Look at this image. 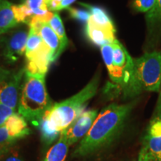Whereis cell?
<instances>
[{
	"label": "cell",
	"mask_w": 161,
	"mask_h": 161,
	"mask_svg": "<svg viewBox=\"0 0 161 161\" xmlns=\"http://www.w3.org/2000/svg\"><path fill=\"white\" fill-rule=\"evenodd\" d=\"M99 77L95 76L84 87L67 99L52 104L40 122L42 139L46 144L57 140L64 130L85 110L89 101L97 92Z\"/></svg>",
	"instance_id": "cell-1"
},
{
	"label": "cell",
	"mask_w": 161,
	"mask_h": 161,
	"mask_svg": "<svg viewBox=\"0 0 161 161\" xmlns=\"http://www.w3.org/2000/svg\"><path fill=\"white\" fill-rule=\"evenodd\" d=\"M132 108L131 103H112L105 107L98 114L86 135L80 141L72 157L90 155L108 146L122 131Z\"/></svg>",
	"instance_id": "cell-2"
},
{
	"label": "cell",
	"mask_w": 161,
	"mask_h": 161,
	"mask_svg": "<svg viewBox=\"0 0 161 161\" xmlns=\"http://www.w3.org/2000/svg\"><path fill=\"white\" fill-rule=\"evenodd\" d=\"M161 51L153 50L134 59L128 84L121 88L124 98H130L145 92H160Z\"/></svg>",
	"instance_id": "cell-3"
},
{
	"label": "cell",
	"mask_w": 161,
	"mask_h": 161,
	"mask_svg": "<svg viewBox=\"0 0 161 161\" xmlns=\"http://www.w3.org/2000/svg\"><path fill=\"white\" fill-rule=\"evenodd\" d=\"M25 74L17 105L18 114L34 125L39 126L44 114L53 103L46 90L45 76L25 72Z\"/></svg>",
	"instance_id": "cell-4"
},
{
	"label": "cell",
	"mask_w": 161,
	"mask_h": 161,
	"mask_svg": "<svg viewBox=\"0 0 161 161\" xmlns=\"http://www.w3.org/2000/svg\"><path fill=\"white\" fill-rule=\"evenodd\" d=\"M101 52L110 80L121 89L130 79L134 59L117 39L111 44L102 46Z\"/></svg>",
	"instance_id": "cell-5"
},
{
	"label": "cell",
	"mask_w": 161,
	"mask_h": 161,
	"mask_svg": "<svg viewBox=\"0 0 161 161\" xmlns=\"http://www.w3.org/2000/svg\"><path fill=\"white\" fill-rule=\"evenodd\" d=\"M25 55L26 73L46 76L50 64L53 63L51 52L39 33L32 28H29Z\"/></svg>",
	"instance_id": "cell-6"
},
{
	"label": "cell",
	"mask_w": 161,
	"mask_h": 161,
	"mask_svg": "<svg viewBox=\"0 0 161 161\" xmlns=\"http://www.w3.org/2000/svg\"><path fill=\"white\" fill-rule=\"evenodd\" d=\"M25 68L17 71L0 68V102L16 109L23 80Z\"/></svg>",
	"instance_id": "cell-7"
},
{
	"label": "cell",
	"mask_w": 161,
	"mask_h": 161,
	"mask_svg": "<svg viewBox=\"0 0 161 161\" xmlns=\"http://www.w3.org/2000/svg\"><path fill=\"white\" fill-rule=\"evenodd\" d=\"M31 133L26 120L19 114H14L0 125V149L11 146L19 139Z\"/></svg>",
	"instance_id": "cell-8"
},
{
	"label": "cell",
	"mask_w": 161,
	"mask_h": 161,
	"mask_svg": "<svg viewBox=\"0 0 161 161\" xmlns=\"http://www.w3.org/2000/svg\"><path fill=\"white\" fill-rule=\"evenodd\" d=\"M97 116V110H84L60 135L66 138L69 146L76 143L86 135Z\"/></svg>",
	"instance_id": "cell-9"
},
{
	"label": "cell",
	"mask_w": 161,
	"mask_h": 161,
	"mask_svg": "<svg viewBox=\"0 0 161 161\" xmlns=\"http://www.w3.org/2000/svg\"><path fill=\"white\" fill-rule=\"evenodd\" d=\"M29 32L26 30H15L2 39L3 55L9 63L17 61L25 52Z\"/></svg>",
	"instance_id": "cell-10"
},
{
	"label": "cell",
	"mask_w": 161,
	"mask_h": 161,
	"mask_svg": "<svg viewBox=\"0 0 161 161\" xmlns=\"http://www.w3.org/2000/svg\"><path fill=\"white\" fill-rule=\"evenodd\" d=\"M142 145L152 161H161V110L156 111L151 120Z\"/></svg>",
	"instance_id": "cell-11"
},
{
	"label": "cell",
	"mask_w": 161,
	"mask_h": 161,
	"mask_svg": "<svg viewBox=\"0 0 161 161\" xmlns=\"http://www.w3.org/2000/svg\"><path fill=\"white\" fill-rule=\"evenodd\" d=\"M146 48L152 49L161 40V0H157L154 5L146 13Z\"/></svg>",
	"instance_id": "cell-12"
},
{
	"label": "cell",
	"mask_w": 161,
	"mask_h": 161,
	"mask_svg": "<svg viewBox=\"0 0 161 161\" xmlns=\"http://www.w3.org/2000/svg\"><path fill=\"white\" fill-rule=\"evenodd\" d=\"M29 27L32 28L39 33L43 42L51 52L52 61L55 62L64 50L62 48L59 37L49 24L48 23H31L29 25Z\"/></svg>",
	"instance_id": "cell-13"
},
{
	"label": "cell",
	"mask_w": 161,
	"mask_h": 161,
	"mask_svg": "<svg viewBox=\"0 0 161 161\" xmlns=\"http://www.w3.org/2000/svg\"><path fill=\"white\" fill-rule=\"evenodd\" d=\"M116 30L97 25L90 20L86 23L85 33L92 43L98 46L114 43L116 40Z\"/></svg>",
	"instance_id": "cell-14"
},
{
	"label": "cell",
	"mask_w": 161,
	"mask_h": 161,
	"mask_svg": "<svg viewBox=\"0 0 161 161\" xmlns=\"http://www.w3.org/2000/svg\"><path fill=\"white\" fill-rule=\"evenodd\" d=\"M14 4L0 0V35L19 25L14 13Z\"/></svg>",
	"instance_id": "cell-15"
},
{
	"label": "cell",
	"mask_w": 161,
	"mask_h": 161,
	"mask_svg": "<svg viewBox=\"0 0 161 161\" xmlns=\"http://www.w3.org/2000/svg\"><path fill=\"white\" fill-rule=\"evenodd\" d=\"M83 5L90 12V17L88 20L97 25L115 30L114 23L104 10L101 8L86 5V4H83Z\"/></svg>",
	"instance_id": "cell-16"
},
{
	"label": "cell",
	"mask_w": 161,
	"mask_h": 161,
	"mask_svg": "<svg viewBox=\"0 0 161 161\" xmlns=\"http://www.w3.org/2000/svg\"><path fill=\"white\" fill-rule=\"evenodd\" d=\"M69 147L66 138L60 135L58 142L47 152L43 161H65Z\"/></svg>",
	"instance_id": "cell-17"
},
{
	"label": "cell",
	"mask_w": 161,
	"mask_h": 161,
	"mask_svg": "<svg viewBox=\"0 0 161 161\" xmlns=\"http://www.w3.org/2000/svg\"><path fill=\"white\" fill-rule=\"evenodd\" d=\"M48 23L51 26L52 29L54 30L56 35L58 36L60 42H61L62 48H63L64 50H65L66 48L67 47L68 43H69V40H68L67 36H66L63 22H62L59 14L57 12H54L53 17L48 22Z\"/></svg>",
	"instance_id": "cell-18"
},
{
	"label": "cell",
	"mask_w": 161,
	"mask_h": 161,
	"mask_svg": "<svg viewBox=\"0 0 161 161\" xmlns=\"http://www.w3.org/2000/svg\"><path fill=\"white\" fill-rule=\"evenodd\" d=\"M51 0H25L23 4L27 6L35 16L44 15L49 10V5Z\"/></svg>",
	"instance_id": "cell-19"
},
{
	"label": "cell",
	"mask_w": 161,
	"mask_h": 161,
	"mask_svg": "<svg viewBox=\"0 0 161 161\" xmlns=\"http://www.w3.org/2000/svg\"><path fill=\"white\" fill-rule=\"evenodd\" d=\"M0 161H24L18 151L14 147L8 146L1 148Z\"/></svg>",
	"instance_id": "cell-20"
},
{
	"label": "cell",
	"mask_w": 161,
	"mask_h": 161,
	"mask_svg": "<svg viewBox=\"0 0 161 161\" xmlns=\"http://www.w3.org/2000/svg\"><path fill=\"white\" fill-rule=\"evenodd\" d=\"M157 0H134L133 7L138 12L147 13L152 8Z\"/></svg>",
	"instance_id": "cell-21"
},
{
	"label": "cell",
	"mask_w": 161,
	"mask_h": 161,
	"mask_svg": "<svg viewBox=\"0 0 161 161\" xmlns=\"http://www.w3.org/2000/svg\"><path fill=\"white\" fill-rule=\"evenodd\" d=\"M68 11H69V14L71 15L72 18L79 20L81 22H87L88 19L90 17V12L88 11H84V10H80L74 8H68Z\"/></svg>",
	"instance_id": "cell-22"
},
{
	"label": "cell",
	"mask_w": 161,
	"mask_h": 161,
	"mask_svg": "<svg viewBox=\"0 0 161 161\" xmlns=\"http://www.w3.org/2000/svg\"><path fill=\"white\" fill-rule=\"evenodd\" d=\"M14 114H15V109L0 102V125L5 123Z\"/></svg>",
	"instance_id": "cell-23"
},
{
	"label": "cell",
	"mask_w": 161,
	"mask_h": 161,
	"mask_svg": "<svg viewBox=\"0 0 161 161\" xmlns=\"http://www.w3.org/2000/svg\"><path fill=\"white\" fill-rule=\"evenodd\" d=\"M136 161H152L148 152H147L146 147L143 145L141 147L140 152H139L137 160Z\"/></svg>",
	"instance_id": "cell-24"
},
{
	"label": "cell",
	"mask_w": 161,
	"mask_h": 161,
	"mask_svg": "<svg viewBox=\"0 0 161 161\" xmlns=\"http://www.w3.org/2000/svg\"><path fill=\"white\" fill-rule=\"evenodd\" d=\"M75 1L76 0H62V1H60V3H58L55 12L68 8H69L70 5H71L73 3H75Z\"/></svg>",
	"instance_id": "cell-25"
},
{
	"label": "cell",
	"mask_w": 161,
	"mask_h": 161,
	"mask_svg": "<svg viewBox=\"0 0 161 161\" xmlns=\"http://www.w3.org/2000/svg\"><path fill=\"white\" fill-rule=\"evenodd\" d=\"M160 92V94H159L158 103H157V106H156V111H158V110H161V86H160V92Z\"/></svg>",
	"instance_id": "cell-26"
}]
</instances>
